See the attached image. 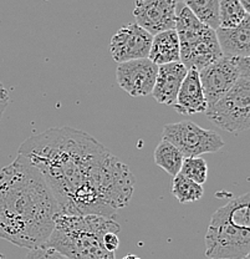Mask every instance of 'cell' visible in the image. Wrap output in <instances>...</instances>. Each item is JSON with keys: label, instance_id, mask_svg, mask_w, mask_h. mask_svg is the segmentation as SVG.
I'll list each match as a JSON object with an SVG mask.
<instances>
[{"label": "cell", "instance_id": "obj_12", "mask_svg": "<svg viewBox=\"0 0 250 259\" xmlns=\"http://www.w3.org/2000/svg\"><path fill=\"white\" fill-rule=\"evenodd\" d=\"M187 71L188 69L181 61L158 66L157 77H156L155 86L151 93L158 104L174 105Z\"/></svg>", "mask_w": 250, "mask_h": 259}, {"label": "cell", "instance_id": "obj_23", "mask_svg": "<svg viewBox=\"0 0 250 259\" xmlns=\"http://www.w3.org/2000/svg\"><path fill=\"white\" fill-rule=\"evenodd\" d=\"M10 101H12V100H10L9 91H8L7 89L4 88V85L0 82V117H2L3 113L5 112L7 107L9 106Z\"/></svg>", "mask_w": 250, "mask_h": 259}, {"label": "cell", "instance_id": "obj_8", "mask_svg": "<svg viewBox=\"0 0 250 259\" xmlns=\"http://www.w3.org/2000/svg\"><path fill=\"white\" fill-rule=\"evenodd\" d=\"M246 69H250V58L220 56L214 63L199 70L202 90L208 106L216 104L227 94Z\"/></svg>", "mask_w": 250, "mask_h": 259}, {"label": "cell", "instance_id": "obj_25", "mask_svg": "<svg viewBox=\"0 0 250 259\" xmlns=\"http://www.w3.org/2000/svg\"><path fill=\"white\" fill-rule=\"evenodd\" d=\"M243 259H249V255H248V257H245V258H243Z\"/></svg>", "mask_w": 250, "mask_h": 259}, {"label": "cell", "instance_id": "obj_4", "mask_svg": "<svg viewBox=\"0 0 250 259\" xmlns=\"http://www.w3.org/2000/svg\"><path fill=\"white\" fill-rule=\"evenodd\" d=\"M250 194L246 192L214 212L206 234L209 259H243L250 252Z\"/></svg>", "mask_w": 250, "mask_h": 259}, {"label": "cell", "instance_id": "obj_5", "mask_svg": "<svg viewBox=\"0 0 250 259\" xmlns=\"http://www.w3.org/2000/svg\"><path fill=\"white\" fill-rule=\"evenodd\" d=\"M174 30L178 35L181 63L188 70L199 71L223 56L216 30L201 23L181 0L177 2Z\"/></svg>", "mask_w": 250, "mask_h": 259}, {"label": "cell", "instance_id": "obj_24", "mask_svg": "<svg viewBox=\"0 0 250 259\" xmlns=\"http://www.w3.org/2000/svg\"><path fill=\"white\" fill-rule=\"evenodd\" d=\"M239 3H240L241 7L244 8L246 13L250 12V0H239Z\"/></svg>", "mask_w": 250, "mask_h": 259}, {"label": "cell", "instance_id": "obj_19", "mask_svg": "<svg viewBox=\"0 0 250 259\" xmlns=\"http://www.w3.org/2000/svg\"><path fill=\"white\" fill-rule=\"evenodd\" d=\"M248 14L239 0H219V28H234Z\"/></svg>", "mask_w": 250, "mask_h": 259}, {"label": "cell", "instance_id": "obj_16", "mask_svg": "<svg viewBox=\"0 0 250 259\" xmlns=\"http://www.w3.org/2000/svg\"><path fill=\"white\" fill-rule=\"evenodd\" d=\"M183 156L178 148L169 141L162 139L155 150V162L158 167L165 169L169 176H176L181 171Z\"/></svg>", "mask_w": 250, "mask_h": 259}, {"label": "cell", "instance_id": "obj_1", "mask_svg": "<svg viewBox=\"0 0 250 259\" xmlns=\"http://www.w3.org/2000/svg\"><path fill=\"white\" fill-rule=\"evenodd\" d=\"M40 172L63 214L114 217L132 198L130 167L95 137L74 127H53L19 147Z\"/></svg>", "mask_w": 250, "mask_h": 259}, {"label": "cell", "instance_id": "obj_9", "mask_svg": "<svg viewBox=\"0 0 250 259\" xmlns=\"http://www.w3.org/2000/svg\"><path fill=\"white\" fill-rule=\"evenodd\" d=\"M153 35L141 26L127 24L116 31L110 41V53L118 64L148 58Z\"/></svg>", "mask_w": 250, "mask_h": 259}, {"label": "cell", "instance_id": "obj_11", "mask_svg": "<svg viewBox=\"0 0 250 259\" xmlns=\"http://www.w3.org/2000/svg\"><path fill=\"white\" fill-rule=\"evenodd\" d=\"M177 2L178 0H136L133 9L136 24L151 35L174 29Z\"/></svg>", "mask_w": 250, "mask_h": 259}, {"label": "cell", "instance_id": "obj_14", "mask_svg": "<svg viewBox=\"0 0 250 259\" xmlns=\"http://www.w3.org/2000/svg\"><path fill=\"white\" fill-rule=\"evenodd\" d=\"M218 44L223 56L250 58V15L234 28H218Z\"/></svg>", "mask_w": 250, "mask_h": 259}, {"label": "cell", "instance_id": "obj_15", "mask_svg": "<svg viewBox=\"0 0 250 259\" xmlns=\"http://www.w3.org/2000/svg\"><path fill=\"white\" fill-rule=\"evenodd\" d=\"M148 59L158 66L163 64L181 61L178 35L174 29L153 35Z\"/></svg>", "mask_w": 250, "mask_h": 259}, {"label": "cell", "instance_id": "obj_17", "mask_svg": "<svg viewBox=\"0 0 250 259\" xmlns=\"http://www.w3.org/2000/svg\"><path fill=\"white\" fill-rule=\"evenodd\" d=\"M204 25L219 28V0H181Z\"/></svg>", "mask_w": 250, "mask_h": 259}, {"label": "cell", "instance_id": "obj_3", "mask_svg": "<svg viewBox=\"0 0 250 259\" xmlns=\"http://www.w3.org/2000/svg\"><path fill=\"white\" fill-rule=\"evenodd\" d=\"M121 226L112 217L96 214H63L44 245L58 250L69 259H115V253L104 245L109 232L120 233Z\"/></svg>", "mask_w": 250, "mask_h": 259}, {"label": "cell", "instance_id": "obj_10", "mask_svg": "<svg viewBox=\"0 0 250 259\" xmlns=\"http://www.w3.org/2000/svg\"><path fill=\"white\" fill-rule=\"evenodd\" d=\"M158 65L148 58L118 64L116 77L120 88L128 95L143 97L149 95L157 77Z\"/></svg>", "mask_w": 250, "mask_h": 259}, {"label": "cell", "instance_id": "obj_7", "mask_svg": "<svg viewBox=\"0 0 250 259\" xmlns=\"http://www.w3.org/2000/svg\"><path fill=\"white\" fill-rule=\"evenodd\" d=\"M163 139L178 148L184 158L201 157L224 147V141L217 132L202 128L190 121L168 123L163 127Z\"/></svg>", "mask_w": 250, "mask_h": 259}, {"label": "cell", "instance_id": "obj_21", "mask_svg": "<svg viewBox=\"0 0 250 259\" xmlns=\"http://www.w3.org/2000/svg\"><path fill=\"white\" fill-rule=\"evenodd\" d=\"M25 259H69L64 254H61L58 250L53 249V248L46 247V245H41V247L34 248V249L29 250L26 254Z\"/></svg>", "mask_w": 250, "mask_h": 259}, {"label": "cell", "instance_id": "obj_13", "mask_svg": "<svg viewBox=\"0 0 250 259\" xmlns=\"http://www.w3.org/2000/svg\"><path fill=\"white\" fill-rule=\"evenodd\" d=\"M174 109L181 115H194L206 112L208 104L202 90L199 72L195 69H189L185 74L177 95Z\"/></svg>", "mask_w": 250, "mask_h": 259}, {"label": "cell", "instance_id": "obj_22", "mask_svg": "<svg viewBox=\"0 0 250 259\" xmlns=\"http://www.w3.org/2000/svg\"><path fill=\"white\" fill-rule=\"evenodd\" d=\"M117 234L118 233H116V232H109L104 236V245L109 252L115 253V250L120 245V239H118Z\"/></svg>", "mask_w": 250, "mask_h": 259}, {"label": "cell", "instance_id": "obj_2", "mask_svg": "<svg viewBox=\"0 0 250 259\" xmlns=\"http://www.w3.org/2000/svg\"><path fill=\"white\" fill-rule=\"evenodd\" d=\"M59 207L40 172L24 156L0 171V238L34 249L46 243Z\"/></svg>", "mask_w": 250, "mask_h": 259}, {"label": "cell", "instance_id": "obj_20", "mask_svg": "<svg viewBox=\"0 0 250 259\" xmlns=\"http://www.w3.org/2000/svg\"><path fill=\"white\" fill-rule=\"evenodd\" d=\"M179 172L198 185L203 186L208 177V166L202 157H188L183 158Z\"/></svg>", "mask_w": 250, "mask_h": 259}, {"label": "cell", "instance_id": "obj_18", "mask_svg": "<svg viewBox=\"0 0 250 259\" xmlns=\"http://www.w3.org/2000/svg\"><path fill=\"white\" fill-rule=\"evenodd\" d=\"M172 193L181 203H190V202L199 201L203 197L204 190L203 186L198 185L179 172L173 177Z\"/></svg>", "mask_w": 250, "mask_h": 259}, {"label": "cell", "instance_id": "obj_6", "mask_svg": "<svg viewBox=\"0 0 250 259\" xmlns=\"http://www.w3.org/2000/svg\"><path fill=\"white\" fill-rule=\"evenodd\" d=\"M217 127L238 135L250 127V69L244 70L235 85L206 110Z\"/></svg>", "mask_w": 250, "mask_h": 259}]
</instances>
